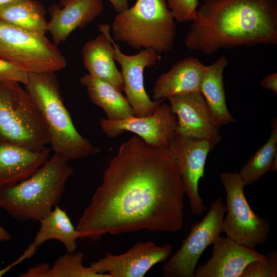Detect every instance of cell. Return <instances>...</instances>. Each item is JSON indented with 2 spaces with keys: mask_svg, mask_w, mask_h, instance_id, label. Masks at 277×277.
Returning <instances> with one entry per match:
<instances>
[{
  "mask_svg": "<svg viewBox=\"0 0 277 277\" xmlns=\"http://www.w3.org/2000/svg\"><path fill=\"white\" fill-rule=\"evenodd\" d=\"M184 195L169 147H152L133 135L120 146L84 209L76 227L79 239L180 230Z\"/></svg>",
  "mask_w": 277,
  "mask_h": 277,
  "instance_id": "6da1fadb",
  "label": "cell"
},
{
  "mask_svg": "<svg viewBox=\"0 0 277 277\" xmlns=\"http://www.w3.org/2000/svg\"><path fill=\"white\" fill-rule=\"evenodd\" d=\"M207 55L222 49L277 44V0H203L185 37Z\"/></svg>",
  "mask_w": 277,
  "mask_h": 277,
  "instance_id": "7a4b0ae2",
  "label": "cell"
},
{
  "mask_svg": "<svg viewBox=\"0 0 277 277\" xmlns=\"http://www.w3.org/2000/svg\"><path fill=\"white\" fill-rule=\"evenodd\" d=\"M73 173L67 162L54 154L28 178L0 186V209L19 221H39L57 205Z\"/></svg>",
  "mask_w": 277,
  "mask_h": 277,
  "instance_id": "3957f363",
  "label": "cell"
},
{
  "mask_svg": "<svg viewBox=\"0 0 277 277\" xmlns=\"http://www.w3.org/2000/svg\"><path fill=\"white\" fill-rule=\"evenodd\" d=\"M55 73H29L25 85L43 116L51 149L67 162L98 153L100 150L75 128L64 104Z\"/></svg>",
  "mask_w": 277,
  "mask_h": 277,
  "instance_id": "277c9868",
  "label": "cell"
},
{
  "mask_svg": "<svg viewBox=\"0 0 277 277\" xmlns=\"http://www.w3.org/2000/svg\"><path fill=\"white\" fill-rule=\"evenodd\" d=\"M111 30L115 41L157 53L170 51L176 35L175 21L166 0H136L130 8L117 14Z\"/></svg>",
  "mask_w": 277,
  "mask_h": 277,
  "instance_id": "5b68a950",
  "label": "cell"
},
{
  "mask_svg": "<svg viewBox=\"0 0 277 277\" xmlns=\"http://www.w3.org/2000/svg\"><path fill=\"white\" fill-rule=\"evenodd\" d=\"M0 137L34 151L49 144L39 110L16 82H0Z\"/></svg>",
  "mask_w": 277,
  "mask_h": 277,
  "instance_id": "8992f818",
  "label": "cell"
},
{
  "mask_svg": "<svg viewBox=\"0 0 277 277\" xmlns=\"http://www.w3.org/2000/svg\"><path fill=\"white\" fill-rule=\"evenodd\" d=\"M0 58L28 73L55 72L66 65L64 56L45 34L1 18Z\"/></svg>",
  "mask_w": 277,
  "mask_h": 277,
  "instance_id": "52a82bcc",
  "label": "cell"
},
{
  "mask_svg": "<svg viewBox=\"0 0 277 277\" xmlns=\"http://www.w3.org/2000/svg\"><path fill=\"white\" fill-rule=\"evenodd\" d=\"M220 179L226 192V212L222 232L234 242L255 248L265 243L270 234V225L253 212L245 196V186L239 173L224 172Z\"/></svg>",
  "mask_w": 277,
  "mask_h": 277,
  "instance_id": "ba28073f",
  "label": "cell"
},
{
  "mask_svg": "<svg viewBox=\"0 0 277 277\" xmlns=\"http://www.w3.org/2000/svg\"><path fill=\"white\" fill-rule=\"evenodd\" d=\"M225 212V205L220 197L211 203L205 217L199 223L192 225L180 248L163 265V276H194L203 252L222 233Z\"/></svg>",
  "mask_w": 277,
  "mask_h": 277,
  "instance_id": "9c48e42d",
  "label": "cell"
},
{
  "mask_svg": "<svg viewBox=\"0 0 277 277\" xmlns=\"http://www.w3.org/2000/svg\"><path fill=\"white\" fill-rule=\"evenodd\" d=\"M214 146L206 139L181 135H175L169 146L176 162L190 211L195 215H203L207 209L199 192V182L204 176L207 157Z\"/></svg>",
  "mask_w": 277,
  "mask_h": 277,
  "instance_id": "30bf717a",
  "label": "cell"
},
{
  "mask_svg": "<svg viewBox=\"0 0 277 277\" xmlns=\"http://www.w3.org/2000/svg\"><path fill=\"white\" fill-rule=\"evenodd\" d=\"M100 124L109 137L115 138L124 131H130L154 148L169 147L178 126L177 117L170 105L163 103L150 115L116 121L101 117Z\"/></svg>",
  "mask_w": 277,
  "mask_h": 277,
  "instance_id": "8fae6325",
  "label": "cell"
},
{
  "mask_svg": "<svg viewBox=\"0 0 277 277\" xmlns=\"http://www.w3.org/2000/svg\"><path fill=\"white\" fill-rule=\"evenodd\" d=\"M172 246L156 245L152 241L135 244L124 253L108 252L98 261L90 263L94 272L108 273L111 277H143L154 265L165 262L171 254Z\"/></svg>",
  "mask_w": 277,
  "mask_h": 277,
  "instance_id": "7c38bea8",
  "label": "cell"
},
{
  "mask_svg": "<svg viewBox=\"0 0 277 277\" xmlns=\"http://www.w3.org/2000/svg\"><path fill=\"white\" fill-rule=\"evenodd\" d=\"M113 56L121 66L124 82L126 98L135 117H143L153 114L164 99L151 101L145 91L144 70L146 67L154 65L160 57L151 48H145L139 53L129 55L123 53L112 39Z\"/></svg>",
  "mask_w": 277,
  "mask_h": 277,
  "instance_id": "4fadbf2b",
  "label": "cell"
},
{
  "mask_svg": "<svg viewBox=\"0 0 277 277\" xmlns=\"http://www.w3.org/2000/svg\"><path fill=\"white\" fill-rule=\"evenodd\" d=\"M167 99L177 119L175 135L205 138L215 145L221 141L220 126L200 91L177 94Z\"/></svg>",
  "mask_w": 277,
  "mask_h": 277,
  "instance_id": "5bb4252c",
  "label": "cell"
},
{
  "mask_svg": "<svg viewBox=\"0 0 277 277\" xmlns=\"http://www.w3.org/2000/svg\"><path fill=\"white\" fill-rule=\"evenodd\" d=\"M212 245L211 258L196 268L193 277H240L249 264L266 258L255 248L220 235Z\"/></svg>",
  "mask_w": 277,
  "mask_h": 277,
  "instance_id": "9a60e30c",
  "label": "cell"
},
{
  "mask_svg": "<svg viewBox=\"0 0 277 277\" xmlns=\"http://www.w3.org/2000/svg\"><path fill=\"white\" fill-rule=\"evenodd\" d=\"M62 7L52 5L47 31L56 47L75 29H82L95 19L103 11L102 0H60Z\"/></svg>",
  "mask_w": 277,
  "mask_h": 277,
  "instance_id": "2e32d148",
  "label": "cell"
},
{
  "mask_svg": "<svg viewBox=\"0 0 277 277\" xmlns=\"http://www.w3.org/2000/svg\"><path fill=\"white\" fill-rule=\"evenodd\" d=\"M101 33L86 42L82 49L85 68L92 76L106 82L120 92L124 90L123 74L115 65L114 46L107 24L98 26Z\"/></svg>",
  "mask_w": 277,
  "mask_h": 277,
  "instance_id": "e0dca14e",
  "label": "cell"
},
{
  "mask_svg": "<svg viewBox=\"0 0 277 277\" xmlns=\"http://www.w3.org/2000/svg\"><path fill=\"white\" fill-rule=\"evenodd\" d=\"M50 154L47 147L34 151L0 137V186L28 178L49 159Z\"/></svg>",
  "mask_w": 277,
  "mask_h": 277,
  "instance_id": "ac0fdd59",
  "label": "cell"
},
{
  "mask_svg": "<svg viewBox=\"0 0 277 277\" xmlns=\"http://www.w3.org/2000/svg\"><path fill=\"white\" fill-rule=\"evenodd\" d=\"M204 66L192 56L177 61L157 78L152 89L153 98L165 100L177 94L200 91Z\"/></svg>",
  "mask_w": 277,
  "mask_h": 277,
  "instance_id": "d6986e66",
  "label": "cell"
},
{
  "mask_svg": "<svg viewBox=\"0 0 277 277\" xmlns=\"http://www.w3.org/2000/svg\"><path fill=\"white\" fill-rule=\"evenodd\" d=\"M228 60L223 55L210 65H205L200 92L217 125L222 126L236 122L228 111L223 83V73Z\"/></svg>",
  "mask_w": 277,
  "mask_h": 277,
  "instance_id": "ffe728a7",
  "label": "cell"
},
{
  "mask_svg": "<svg viewBox=\"0 0 277 277\" xmlns=\"http://www.w3.org/2000/svg\"><path fill=\"white\" fill-rule=\"evenodd\" d=\"M80 83L86 87L92 102L104 110L107 119L116 121L135 116L126 97L110 84L89 73L80 78Z\"/></svg>",
  "mask_w": 277,
  "mask_h": 277,
  "instance_id": "44dd1931",
  "label": "cell"
},
{
  "mask_svg": "<svg viewBox=\"0 0 277 277\" xmlns=\"http://www.w3.org/2000/svg\"><path fill=\"white\" fill-rule=\"evenodd\" d=\"M39 222V229L31 244L33 247L37 249L46 242L56 240L64 244L67 253L76 251V240L79 239L78 233L66 210L56 205L53 210Z\"/></svg>",
  "mask_w": 277,
  "mask_h": 277,
  "instance_id": "7402d4cb",
  "label": "cell"
},
{
  "mask_svg": "<svg viewBox=\"0 0 277 277\" xmlns=\"http://www.w3.org/2000/svg\"><path fill=\"white\" fill-rule=\"evenodd\" d=\"M46 11L35 0H17L0 6V18L32 31L45 34L47 32Z\"/></svg>",
  "mask_w": 277,
  "mask_h": 277,
  "instance_id": "603a6c76",
  "label": "cell"
},
{
  "mask_svg": "<svg viewBox=\"0 0 277 277\" xmlns=\"http://www.w3.org/2000/svg\"><path fill=\"white\" fill-rule=\"evenodd\" d=\"M277 121L271 123V132L268 141L259 149L242 167L239 173L245 186L258 181L270 171L271 165L277 155Z\"/></svg>",
  "mask_w": 277,
  "mask_h": 277,
  "instance_id": "cb8c5ba5",
  "label": "cell"
},
{
  "mask_svg": "<svg viewBox=\"0 0 277 277\" xmlns=\"http://www.w3.org/2000/svg\"><path fill=\"white\" fill-rule=\"evenodd\" d=\"M83 252L67 253L60 256L50 267L47 277H111L108 273H100L83 264Z\"/></svg>",
  "mask_w": 277,
  "mask_h": 277,
  "instance_id": "d4e9b609",
  "label": "cell"
},
{
  "mask_svg": "<svg viewBox=\"0 0 277 277\" xmlns=\"http://www.w3.org/2000/svg\"><path fill=\"white\" fill-rule=\"evenodd\" d=\"M277 276V252H269L263 260H258L249 264L240 277Z\"/></svg>",
  "mask_w": 277,
  "mask_h": 277,
  "instance_id": "484cf974",
  "label": "cell"
},
{
  "mask_svg": "<svg viewBox=\"0 0 277 277\" xmlns=\"http://www.w3.org/2000/svg\"><path fill=\"white\" fill-rule=\"evenodd\" d=\"M166 2L176 23L192 22L199 5L198 0H166Z\"/></svg>",
  "mask_w": 277,
  "mask_h": 277,
  "instance_id": "4316f807",
  "label": "cell"
},
{
  "mask_svg": "<svg viewBox=\"0 0 277 277\" xmlns=\"http://www.w3.org/2000/svg\"><path fill=\"white\" fill-rule=\"evenodd\" d=\"M28 80V73L11 62L0 58V82H16L25 85Z\"/></svg>",
  "mask_w": 277,
  "mask_h": 277,
  "instance_id": "83f0119b",
  "label": "cell"
},
{
  "mask_svg": "<svg viewBox=\"0 0 277 277\" xmlns=\"http://www.w3.org/2000/svg\"><path fill=\"white\" fill-rule=\"evenodd\" d=\"M50 266L47 263H42L40 264L29 268L27 271L21 274L22 277H47Z\"/></svg>",
  "mask_w": 277,
  "mask_h": 277,
  "instance_id": "f1b7e54d",
  "label": "cell"
},
{
  "mask_svg": "<svg viewBox=\"0 0 277 277\" xmlns=\"http://www.w3.org/2000/svg\"><path fill=\"white\" fill-rule=\"evenodd\" d=\"M262 86L277 94V73H273L265 76L261 82Z\"/></svg>",
  "mask_w": 277,
  "mask_h": 277,
  "instance_id": "f546056e",
  "label": "cell"
},
{
  "mask_svg": "<svg viewBox=\"0 0 277 277\" xmlns=\"http://www.w3.org/2000/svg\"><path fill=\"white\" fill-rule=\"evenodd\" d=\"M112 5L117 13L124 11L129 8L128 0H108Z\"/></svg>",
  "mask_w": 277,
  "mask_h": 277,
  "instance_id": "4dcf8cb0",
  "label": "cell"
},
{
  "mask_svg": "<svg viewBox=\"0 0 277 277\" xmlns=\"http://www.w3.org/2000/svg\"><path fill=\"white\" fill-rule=\"evenodd\" d=\"M10 234L3 227L0 226V242L11 240Z\"/></svg>",
  "mask_w": 277,
  "mask_h": 277,
  "instance_id": "1f68e13d",
  "label": "cell"
},
{
  "mask_svg": "<svg viewBox=\"0 0 277 277\" xmlns=\"http://www.w3.org/2000/svg\"><path fill=\"white\" fill-rule=\"evenodd\" d=\"M270 171H277V155L275 156L273 162L271 165Z\"/></svg>",
  "mask_w": 277,
  "mask_h": 277,
  "instance_id": "d6a6232c",
  "label": "cell"
},
{
  "mask_svg": "<svg viewBox=\"0 0 277 277\" xmlns=\"http://www.w3.org/2000/svg\"><path fill=\"white\" fill-rule=\"evenodd\" d=\"M17 1V0H0V6L4 5L5 4L11 3L12 2Z\"/></svg>",
  "mask_w": 277,
  "mask_h": 277,
  "instance_id": "836d02e7",
  "label": "cell"
}]
</instances>
